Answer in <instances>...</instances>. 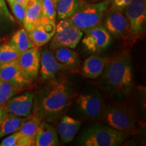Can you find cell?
I'll list each match as a JSON object with an SVG mask.
<instances>
[{"instance_id": "cell-31", "label": "cell", "mask_w": 146, "mask_h": 146, "mask_svg": "<svg viewBox=\"0 0 146 146\" xmlns=\"http://www.w3.org/2000/svg\"><path fill=\"white\" fill-rule=\"evenodd\" d=\"M133 0H110L112 6L122 11H124L126 7Z\"/></svg>"}, {"instance_id": "cell-35", "label": "cell", "mask_w": 146, "mask_h": 146, "mask_svg": "<svg viewBox=\"0 0 146 146\" xmlns=\"http://www.w3.org/2000/svg\"><path fill=\"white\" fill-rule=\"evenodd\" d=\"M57 1L58 0H53V1H54V3H55V5H56V2H57Z\"/></svg>"}, {"instance_id": "cell-24", "label": "cell", "mask_w": 146, "mask_h": 146, "mask_svg": "<svg viewBox=\"0 0 146 146\" xmlns=\"http://www.w3.org/2000/svg\"><path fill=\"white\" fill-rule=\"evenodd\" d=\"M41 117L38 114H31L22 124L18 131L23 133L25 136L35 139L39 126L41 123Z\"/></svg>"}, {"instance_id": "cell-10", "label": "cell", "mask_w": 146, "mask_h": 146, "mask_svg": "<svg viewBox=\"0 0 146 146\" xmlns=\"http://www.w3.org/2000/svg\"><path fill=\"white\" fill-rule=\"evenodd\" d=\"M40 50L34 46L22 52L18 58V62L22 73L31 81L37 77L40 67Z\"/></svg>"}, {"instance_id": "cell-30", "label": "cell", "mask_w": 146, "mask_h": 146, "mask_svg": "<svg viewBox=\"0 0 146 146\" xmlns=\"http://www.w3.org/2000/svg\"><path fill=\"white\" fill-rule=\"evenodd\" d=\"M0 16H2L12 23H15V18L9 12L5 0H0Z\"/></svg>"}, {"instance_id": "cell-13", "label": "cell", "mask_w": 146, "mask_h": 146, "mask_svg": "<svg viewBox=\"0 0 146 146\" xmlns=\"http://www.w3.org/2000/svg\"><path fill=\"white\" fill-rule=\"evenodd\" d=\"M34 94H25L16 97H12L4 104L7 112L22 117H29L32 114L31 109Z\"/></svg>"}, {"instance_id": "cell-25", "label": "cell", "mask_w": 146, "mask_h": 146, "mask_svg": "<svg viewBox=\"0 0 146 146\" xmlns=\"http://www.w3.org/2000/svg\"><path fill=\"white\" fill-rule=\"evenodd\" d=\"M1 146H33L35 145V139L25 136L19 131L11 133L10 135L1 141Z\"/></svg>"}, {"instance_id": "cell-4", "label": "cell", "mask_w": 146, "mask_h": 146, "mask_svg": "<svg viewBox=\"0 0 146 146\" xmlns=\"http://www.w3.org/2000/svg\"><path fill=\"white\" fill-rule=\"evenodd\" d=\"M102 119L104 123L123 134H133L136 130V117L133 110L123 104H116L105 108Z\"/></svg>"}, {"instance_id": "cell-23", "label": "cell", "mask_w": 146, "mask_h": 146, "mask_svg": "<svg viewBox=\"0 0 146 146\" xmlns=\"http://www.w3.org/2000/svg\"><path fill=\"white\" fill-rule=\"evenodd\" d=\"M9 42L21 53L35 46L29 37L28 33L24 28L18 30Z\"/></svg>"}, {"instance_id": "cell-14", "label": "cell", "mask_w": 146, "mask_h": 146, "mask_svg": "<svg viewBox=\"0 0 146 146\" xmlns=\"http://www.w3.org/2000/svg\"><path fill=\"white\" fill-rule=\"evenodd\" d=\"M56 22H52L42 17L41 22L31 32L29 37L35 46L41 47L51 41L56 33Z\"/></svg>"}, {"instance_id": "cell-37", "label": "cell", "mask_w": 146, "mask_h": 146, "mask_svg": "<svg viewBox=\"0 0 146 146\" xmlns=\"http://www.w3.org/2000/svg\"><path fill=\"white\" fill-rule=\"evenodd\" d=\"M10 1V0H7V1Z\"/></svg>"}, {"instance_id": "cell-5", "label": "cell", "mask_w": 146, "mask_h": 146, "mask_svg": "<svg viewBox=\"0 0 146 146\" xmlns=\"http://www.w3.org/2000/svg\"><path fill=\"white\" fill-rule=\"evenodd\" d=\"M127 135L108 125H94L84 131L80 144L85 146H117L121 145Z\"/></svg>"}, {"instance_id": "cell-36", "label": "cell", "mask_w": 146, "mask_h": 146, "mask_svg": "<svg viewBox=\"0 0 146 146\" xmlns=\"http://www.w3.org/2000/svg\"><path fill=\"white\" fill-rule=\"evenodd\" d=\"M1 81H2V80H1V75H0V83H1Z\"/></svg>"}, {"instance_id": "cell-3", "label": "cell", "mask_w": 146, "mask_h": 146, "mask_svg": "<svg viewBox=\"0 0 146 146\" xmlns=\"http://www.w3.org/2000/svg\"><path fill=\"white\" fill-rule=\"evenodd\" d=\"M110 6V0H103L96 3L81 0L77 10L69 18L74 26L85 32L101 25Z\"/></svg>"}, {"instance_id": "cell-28", "label": "cell", "mask_w": 146, "mask_h": 146, "mask_svg": "<svg viewBox=\"0 0 146 146\" xmlns=\"http://www.w3.org/2000/svg\"><path fill=\"white\" fill-rule=\"evenodd\" d=\"M42 17L52 22L56 21V5L53 0H41Z\"/></svg>"}, {"instance_id": "cell-29", "label": "cell", "mask_w": 146, "mask_h": 146, "mask_svg": "<svg viewBox=\"0 0 146 146\" xmlns=\"http://www.w3.org/2000/svg\"><path fill=\"white\" fill-rule=\"evenodd\" d=\"M8 2L14 14V18L17 20L18 23L23 25L25 14H26V5L16 2L13 0H10V1H8Z\"/></svg>"}, {"instance_id": "cell-1", "label": "cell", "mask_w": 146, "mask_h": 146, "mask_svg": "<svg viewBox=\"0 0 146 146\" xmlns=\"http://www.w3.org/2000/svg\"><path fill=\"white\" fill-rule=\"evenodd\" d=\"M47 87L46 94L41 100L38 115L47 121H52L62 116L70 106L74 92L65 81L54 78Z\"/></svg>"}, {"instance_id": "cell-8", "label": "cell", "mask_w": 146, "mask_h": 146, "mask_svg": "<svg viewBox=\"0 0 146 146\" xmlns=\"http://www.w3.org/2000/svg\"><path fill=\"white\" fill-rule=\"evenodd\" d=\"M84 33L85 34L82 39V43L91 53H98L106 50L112 41V36L102 24Z\"/></svg>"}, {"instance_id": "cell-6", "label": "cell", "mask_w": 146, "mask_h": 146, "mask_svg": "<svg viewBox=\"0 0 146 146\" xmlns=\"http://www.w3.org/2000/svg\"><path fill=\"white\" fill-rule=\"evenodd\" d=\"M129 25V41L143 36L146 25L145 0H133L124 10Z\"/></svg>"}, {"instance_id": "cell-11", "label": "cell", "mask_w": 146, "mask_h": 146, "mask_svg": "<svg viewBox=\"0 0 146 146\" xmlns=\"http://www.w3.org/2000/svg\"><path fill=\"white\" fill-rule=\"evenodd\" d=\"M83 35V32L74 25L58 31L51 39L50 49L54 50L60 47L75 48Z\"/></svg>"}, {"instance_id": "cell-17", "label": "cell", "mask_w": 146, "mask_h": 146, "mask_svg": "<svg viewBox=\"0 0 146 146\" xmlns=\"http://www.w3.org/2000/svg\"><path fill=\"white\" fill-rule=\"evenodd\" d=\"M81 125V123L80 120L70 116H64L60 118L57 126V131L63 143L72 141Z\"/></svg>"}, {"instance_id": "cell-27", "label": "cell", "mask_w": 146, "mask_h": 146, "mask_svg": "<svg viewBox=\"0 0 146 146\" xmlns=\"http://www.w3.org/2000/svg\"><path fill=\"white\" fill-rule=\"evenodd\" d=\"M19 91H21L10 83L1 81L0 83V107L4 105Z\"/></svg>"}, {"instance_id": "cell-22", "label": "cell", "mask_w": 146, "mask_h": 146, "mask_svg": "<svg viewBox=\"0 0 146 146\" xmlns=\"http://www.w3.org/2000/svg\"><path fill=\"white\" fill-rule=\"evenodd\" d=\"M81 0H58L56 3L58 20L69 18L77 10Z\"/></svg>"}, {"instance_id": "cell-19", "label": "cell", "mask_w": 146, "mask_h": 146, "mask_svg": "<svg viewBox=\"0 0 146 146\" xmlns=\"http://www.w3.org/2000/svg\"><path fill=\"white\" fill-rule=\"evenodd\" d=\"M23 27L27 33L31 32L41 22L42 18L41 0H28Z\"/></svg>"}, {"instance_id": "cell-2", "label": "cell", "mask_w": 146, "mask_h": 146, "mask_svg": "<svg viewBox=\"0 0 146 146\" xmlns=\"http://www.w3.org/2000/svg\"><path fill=\"white\" fill-rule=\"evenodd\" d=\"M104 83L112 92H127L132 86L133 70L129 54L119 55L109 59L102 72Z\"/></svg>"}, {"instance_id": "cell-34", "label": "cell", "mask_w": 146, "mask_h": 146, "mask_svg": "<svg viewBox=\"0 0 146 146\" xmlns=\"http://www.w3.org/2000/svg\"><path fill=\"white\" fill-rule=\"evenodd\" d=\"M85 1H87V2L96 3V2H99V1H103V0H85Z\"/></svg>"}, {"instance_id": "cell-7", "label": "cell", "mask_w": 146, "mask_h": 146, "mask_svg": "<svg viewBox=\"0 0 146 146\" xmlns=\"http://www.w3.org/2000/svg\"><path fill=\"white\" fill-rule=\"evenodd\" d=\"M102 24L111 36L129 41V22L123 11L110 5Z\"/></svg>"}, {"instance_id": "cell-16", "label": "cell", "mask_w": 146, "mask_h": 146, "mask_svg": "<svg viewBox=\"0 0 146 146\" xmlns=\"http://www.w3.org/2000/svg\"><path fill=\"white\" fill-rule=\"evenodd\" d=\"M109 58L99 55H92L84 61L81 67L83 75L87 78L96 79L101 75Z\"/></svg>"}, {"instance_id": "cell-26", "label": "cell", "mask_w": 146, "mask_h": 146, "mask_svg": "<svg viewBox=\"0 0 146 146\" xmlns=\"http://www.w3.org/2000/svg\"><path fill=\"white\" fill-rule=\"evenodd\" d=\"M21 53L10 42L0 45V64L18 60Z\"/></svg>"}, {"instance_id": "cell-32", "label": "cell", "mask_w": 146, "mask_h": 146, "mask_svg": "<svg viewBox=\"0 0 146 146\" xmlns=\"http://www.w3.org/2000/svg\"><path fill=\"white\" fill-rule=\"evenodd\" d=\"M8 112H7L6 109L4 106V105L0 107V126H1V123H3V120L5 118V116L8 114Z\"/></svg>"}, {"instance_id": "cell-15", "label": "cell", "mask_w": 146, "mask_h": 146, "mask_svg": "<svg viewBox=\"0 0 146 146\" xmlns=\"http://www.w3.org/2000/svg\"><path fill=\"white\" fill-rule=\"evenodd\" d=\"M65 69L55 58L54 53L48 49H44L40 53L39 73L43 80L55 78L58 71Z\"/></svg>"}, {"instance_id": "cell-21", "label": "cell", "mask_w": 146, "mask_h": 146, "mask_svg": "<svg viewBox=\"0 0 146 146\" xmlns=\"http://www.w3.org/2000/svg\"><path fill=\"white\" fill-rule=\"evenodd\" d=\"M27 118L28 117H22L8 113L0 126V139L7 135L19 131L22 124L27 119Z\"/></svg>"}, {"instance_id": "cell-9", "label": "cell", "mask_w": 146, "mask_h": 146, "mask_svg": "<svg viewBox=\"0 0 146 146\" xmlns=\"http://www.w3.org/2000/svg\"><path fill=\"white\" fill-rule=\"evenodd\" d=\"M76 102L78 108L87 117L93 120L102 118L105 106L104 100L100 94L96 93L80 94Z\"/></svg>"}, {"instance_id": "cell-20", "label": "cell", "mask_w": 146, "mask_h": 146, "mask_svg": "<svg viewBox=\"0 0 146 146\" xmlns=\"http://www.w3.org/2000/svg\"><path fill=\"white\" fill-rule=\"evenodd\" d=\"M54 51V55L64 68H76L80 64L79 57L73 49L67 47H60Z\"/></svg>"}, {"instance_id": "cell-12", "label": "cell", "mask_w": 146, "mask_h": 146, "mask_svg": "<svg viewBox=\"0 0 146 146\" xmlns=\"http://www.w3.org/2000/svg\"><path fill=\"white\" fill-rule=\"evenodd\" d=\"M0 75L3 81L10 83L20 91L29 87L32 83L23 74L18 60L0 64Z\"/></svg>"}, {"instance_id": "cell-18", "label": "cell", "mask_w": 146, "mask_h": 146, "mask_svg": "<svg viewBox=\"0 0 146 146\" xmlns=\"http://www.w3.org/2000/svg\"><path fill=\"white\" fill-rule=\"evenodd\" d=\"M58 145L59 139L56 129L45 121L41 122L35 137V145L56 146Z\"/></svg>"}, {"instance_id": "cell-33", "label": "cell", "mask_w": 146, "mask_h": 146, "mask_svg": "<svg viewBox=\"0 0 146 146\" xmlns=\"http://www.w3.org/2000/svg\"><path fill=\"white\" fill-rule=\"evenodd\" d=\"M13 1H16V2H17V3H21V4H23V5H26V3H27L28 0H13Z\"/></svg>"}]
</instances>
